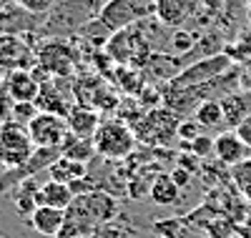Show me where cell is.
I'll return each mask as SVG.
<instances>
[{
  "label": "cell",
  "mask_w": 251,
  "mask_h": 238,
  "mask_svg": "<svg viewBox=\"0 0 251 238\" xmlns=\"http://www.w3.org/2000/svg\"><path fill=\"white\" fill-rule=\"evenodd\" d=\"M151 53L153 48L143 30V20L111 33L106 43V55L111 58V63H118V66H126V68H143L149 63Z\"/></svg>",
  "instance_id": "cell-1"
},
{
  "label": "cell",
  "mask_w": 251,
  "mask_h": 238,
  "mask_svg": "<svg viewBox=\"0 0 251 238\" xmlns=\"http://www.w3.org/2000/svg\"><path fill=\"white\" fill-rule=\"evenodd\" d=\"M118 206L116 201L103 190H88V193H80V196L73 198L71 208L66 211V218L73 221L83 236H88L93 228H98L100 223H108L113 215H116Z\"/></svg>",
  "instance_id": "cell-2"
},
{
  "label": "cell",
  "mask_w": 251,
  "mask_h": 238,
  "mask_svg": "<svg viewBox=\"0 0 251 238\" xmlns=\"http://www.w3.org/2000/svg\"><path fill=\"white\" fill-rule=\"evenodd\" d=\"M93 143H96V156L108 158V161H121L133 153L136 133L131 131V125L123 118H108L96 131Z\"/></svg>",
  "instance_id": "cell-3"
},
{
  "label": "cell",
  "mask_w": 251,
  "mask_h": 238,
  "mask_svg": "<svg viewBox=\"0 0 251 238\" xmlns=\"http://www.w3.org/2000/svg\"><path fill=\"white\" fill-rule=\"evenodd\" d=\"M234 68V58L224 53H214V55H206L201 60H196L194 66H188L183 71L176 73V78L169 80L171 88H196V85H206L216 78H221L226 71Z\"/></svg>",
  "instance_id": "cell-4"
},
{
  "label": "cell",
  "mask_w": 251,
  "mask_h": 238,
  "mask_svg": "<svg viewBox=\"0 0 251 238\" xmlns=\"http://www.w3.org/2000/svg\"><path fill=\"white\" fill-rule=\"evenodd\" d=\"M33 141L23 123H5L0 128V163L5 168H20L30 156H33Z\"/></svg>",
  "instance_id": "cell-5"
},
{
  "label": "cell",
  "mask_w": 251,
  "mask_h": 238,
  "mask_svg": "<svg viewBox=\"0 0 251 238\" xmlns=\"http://www.w3.org/2000/svg\"><path fill=\"white\" fill-rule=\"evenodd\" d=\"M25 128L35 148H60L71 133L66 118L55 113H46V111H40Z\"/></svg>",
  "instance_id": "cell-6"
},
{
  "label": "cell",
  "mask_w": 251,
  "mask_h": 238,
  "mask_svg": "<svg viewBox=\"0 0 251 238\" xmlns=\"http://www.w3.org/2000/svg\"><path fill=\"white\" fill-rule=\"evenodd\" d=\"M38 60H40V68H46L53 78H71L73 66L78 63V55L73 53V48L66 40L55 38V40H48L40 48Z\"/></svg>",
  "instance_id": "cell-7"
},
{
  "label": "cell",
  "mask_w": 251,
  "mask_h": 238,
  "mask_svg": "<svg viewBox=\"0 0 251 238\" xmlns=\"http://www.w3.org/2000/svg\"><path fill=\"white\" fill-rule=\"evenodd\" d=\"M196 8H199V0H156L153 15L163 28L178 30L196 15Z\"/></svg>",
  "instance_id": "cell-8"
},
{
  "label": "cell",
  "mask_w": 251,
  "mask_h": 238,
  "mask_svg": "<svg viewBox=\"0 0 251 238\" xmlns=\"http://www.w3.org/2000/svg\"><path fill=\"white\" fill-rule=\"evenodd\" d=\"M75 98L80 105H91V108H103V111H113V108H118V100L116 95L108 93L106 83H103L100 78H83L80 83H75Z\"/></svg>",
  "instance_id": "cell-9"
},
{
  "label": "cell",
  "mask_w": 251,
  "mask_h": 238,
  "mask_svg": "<svg viewBox=\"0 0 251 238\" xmlns=\"http://www.w3.org/2000/svg\"><path fill=\"white\" fill-rule=\"evenodd\" d=\"M246 153H249V145L236 131H224L214 138V156L228 168L246 161Z\"/></svg>",
  "instance_id": "cell-10"
},
{
  "label": "cell",
  "mask_w": 251,
  "mask_h": 238,
  "mask_svg": "<svg viewBox=\"0 0 251 238\" xmlns=\"http://www.w3.org/2000/svg\"><path fill=\"white\" fill-rule=\"evenodd\" d=\"M66 120H68V131H71L73 136H80V138H93V136H96V131L100 128V123H103V116H100L98 108L80 105V103H78V105H73L71 111H68Z\"/></svg>",
  "instance_id": "cell-11"
},
{
  "label": "cell",
  "mask_w": 251,
  "mask_h": 238,
  "mask_svg": "<svg viewBox=\"0 0 251 238\" xmlns=\"http://www.w3.org/2000/svg\"><path fill=\"white\" fill-rule=\"evenodd\" d=\"M5 88H8V95L15 100V103H35L38 93H40V80L30 73V71H23L18 68L8 75L5 80Z\"/></svg>",
  "instance_id": "cell-12"
},
{
  "label": "cell",
  "mask_w": 251,
  "mask_h": 238,
  "mask_svg": "<svg viewBox=\"0 0 251 238\" xmlns=\"http://www.w3.org/2000/svg\"><path fill=\"white\" fill-rule=\"evenodd\" d=\"M63 223H66V211L50 208V206H38L28 215V226H33V231H38L40 236H48V238H55Z\"/></svg>",
  "instance_id": "cell-13"
},
{
  "label": "cell",
  "mask_w": 251,
  "mask_h": 238,
  "mask_svg": "<svg viewBox=\"0 0 251 238\" xmlns=\"http://www.w3.org/2000/svg\"><path fill=\"white\" fill-rule=\"evenodd\" d=\"M58 80H43L40 83V93L35 98V105H38V111H46V113H55V116H63L66 118L68 111H71V98L68 95H63L58 91Z\"/></svg>",
  "instance_id": "cell-14"
},
{
  "label": "cell",
  "mask_w": 251,
  "mask_h": 238,
  "mask_svg": "<svg viewBox=\"0 0 251 238\" xmlns=\"http://www.w3.org/2000/svg\"><path fill=\"white\" fill-rule=\"evenodd\" d=\"M75 198V193L71 190L68 183H58V181H48L40 186L38 190V206H50V208H60V211H68L71 203Z\"/></svg>",
  "instance_id": "cell-15"
},
{
  "label": "cell",
  "mask_w": 251,
  "mask_h": 238,
  "mask_svg": "<svg viewBox=\"0 0 251 238\" xmlns=\"http://www.w3.org/2000/svg\"><path fill=\"white\" fill-rule=\"evenodd\" d=\"M48 176L58 183H73V181H80L88 176V166L80 163V161H73V158H66V156H58L53 161V166L48 168Z\"/></svg>",
  "instance_id": "cell-16"
},
{
  "label": "cell",
  "mask_w": 251,
  "mask_h": 238,
  "mask_svg": "<svg viewBox=\"0 0 251 238\" xmlns=\"http://www.w3.org/2000/svg\"><path fill=\"white\" fill-rule=\"evenodd\" d=\"M149 198L156 206H174L181 198V188L174 183L171 173H158V176L151 181V190H149Z\"/></svg>",
  "instance_id": "cell-17"
},
{
  "label": "cell",
  "mask_w": 251,
  "mask_h": 238,
  "mask_svg": "<svg viewBox=\"0 0 251 238\" xmlns=\"http://www.w3.org/2000/svg\"><path fill=\"white\" fill-rule=\"evenodd\" d=\"M60 156L80 161V163H88L96 156V143H93V138H80V136L68 133V138L60 145Z\"/></svg>",
  "instance_id": "cell-18"
},
{
  "label": "cell",
  "mask_w": 251,
  "mask_h": 238,
  "mask_svg": "<svg viewBox=\"0 0 251 238\" xmlns=\"http://www.w3.org/2000/svg\"><path fill=\"white\" fill-rule=\"evenodd\" d=\"M221 108H224V120L228 123V125H239L246 116H251V111H249V103H246V95H241V93H228V95H224L221 98Z\"/></svg>",
  "instance_id": "cell-19"
},
{
  "label": "cell",
  "mask_w": 251,
  "mask_h": 238,
  "mask_svg": "<svg viewBox=\"0 0 251 238\" xmlns=\"http://www.w3.org/2000/svg\"><path fill=\"white\" fill-rule=\"evenodd\" d=\"M38 190H40V186L30 178H23L18 183V190H15V208H18V213H23V215H30L35 208H38Z\"/></svg>",
  "instance_id": "cell-20"
},
{
  "label": "cell",
  "mask_w": 251,
  "mask_h": 238,
  "mask_svg": "<svg viewBox=\"0 0 251 238\" xmlns=\"http://www.w3.org/2000/svg\"><path fill=\"white\" fill-rule=\"evenodd\" d=\"M194 118L203 125V128H219L224 120V108H221V100L216 98H206L196 105V111H194Z\"/></svg>",
  "instance_id": "cell-21"
},
{
  "label": "cell",
  "mask_w": 251,
  "mask_h": 238,
  "mask_svg": "<svg viewBox=\"0 0 251 238\" xmlns=\"http://www.w3.org/2000/svg\"><path fill=\"white\" fill-rule=\"evenodd\" d=\"M171 50H174V55H188L194 48H196V35L194 33H188V30H183V28H178V30H174L171 33Z\"/></svg>",
  "instance_id": "cell-22"
},
{
  "label": "cell",
  "mask_w": 251,
  "mask_h": 238,
  "mask_svg": "<svg viewBox=\"0 0 251 238\" xmlns=\"http://www.w3.org/2000/svg\"><path fill=\"white\" fill-rule=\"evenodd\" d=\"M231 176H234L236 186L241 188V193L251 201V158H246V161H241L239 166H234V168H231Z\"/></svg>",
  "instance_id": "cell-23"
},
{
  "label": "cell",
  "mask_w": 251,
  "mask_h": 238,
  "mask_svg": "<svg viewBox=\"0 0 251 238\" xmlns=\"http://www.w3.org/2000/svg\"><path fill=\"white\" fill-rule=\"evenodd\" d=\"M183 231H186V226L178 218H163V221L153 223V233L161 238H181Z\"/></svg>",
  "instance_id": "cell-24"
},
{
  "label": "cell",
  "mask_w": 251,
  "mask_h": 238,
  "mask_svg": "<svg viewBox=\"0 0 251 238\" xmlns=\"http://www.w3.org/2000/svg\"><path fill=\"white\" fill-rule=\"evenodd\" d=\"M226 53L231 55L234 60H251V30L241 33V35L236 38V43H234V46L228 48Z\"/></svg>",
  "instance_id": "cell-25"
},
{
  "label": "cell",
  "mask_w": 251,
  "mask_h": 238,
  "mask_svg": "<svg viewBox=\"0 0 251 238\" xmlns=\"http://www.w3.org/2000/svg\"><path fill=\"white\" fill-rule=\"evenodd\" d=\"M188 150H191L194 156H199V158H206V156H211L214 153V138L211 136H199L196 141H191L188 143Z\"/></svg>",
  "instance_id": "cell-26"
},
{
  "label": "cell",
  "mask_w": 251,
  "mask_h": 238,
  "mask_svg": "<svg viewBox=\"0 0 251 238\" xmlns=\"http://www.w3.org/2000/svg\"><path fill=\"white\" fill-rule=\"evenodd\" d=\"M38 113H40V111H38L35 103H15V108H13V118H15L18 123H23V125H28Z\"/></svg>",
  "instance_id": "cell-27"
},
{
  "label": "cell",
  "mask_w": 251,
  "mask_h": 238,
  "mask_svg": "<svg viewBox=\"0 0 251 238\" xmlns=\"http://www.w3.org/2000/svg\"><path fill=\"white\" fill-rule=\"evenodd\" d=\"M201 123L194 118V120H181L178 123V138L183 141V143H191V141H196L199 136H201Z\"/></svg>",
  "instance_id": "cell-28"
},
{
  "label": "cell",
  "mask_w": 251,
  "mask_h": 238,
  "mask_svg": "<svg viewBox=\"0 0 251 238\" xmlns=\"http://www.w3.org/2000/svg\"><path fill=\"white\" fill-rule=\"evenodd\" d=\"M15 3L23 8V10L35 13V15H40V13H50V10L55 8V0H15Z\"/></svg>",
  "instance_id": "cell-29"
},
{
  "label": "cell",
  "mask_w": 251,
  "mask_h": 238,
  "mask_svg": "<svg viewBox=\"0 0 251 238\" xmlns=\"http://www.w3.org/2000/svg\"><path fill=\"white\" fill-rule=\"evenodd\" d=\"M199 163H201V158L194 156V153H181V156H178V166L186 168L188 173H199V170H201Z\"/></svg>",
  "instance_id": "cell-30"
},
{
  "label": "cell",
  "mask_w": 251,
  "mask_h": 238,
  "mask_svg": "<svg viewBox=\"0 0 251 238\" xmlns=\"http://www.w3.org/2000/svg\"><path fill=\"white\" fill-rule=\"evenodd\" d=\"M191 176H194V173H188V170H186V168H181V166H178L176 170H171V178H174V183H176L181 190H183L188 183H191Z\"/></svg>",
  "instance_id": "cell-31"
},
{
  "label": "cell",
  "mask_w": 251,
  "mask_h": 238,
  "mask_svg": "<svg viewBox=\"0 0 251 238\" xmlns=\"http://www.w3.org/2000/svg\"><path fill=\"white\" fill-rule=\"evenodd\" d=\"M141 100H143V103H141L143 108H153V105H158L161 93L153 91V88H151V91H149V88H143V91H141Z\"/></svg>",
  "instance_id": "cell-32"
},
{
  "label": "cell",
  "mask_w": 251,
  "mask_h": 238,
  "mask_svg": "<svg viewBox=\"0 0 251 238\" xmlns=\"http://www.w3.org/2000/svg\"><path fill=\"white\" fill-rule=\"evenodd\" d=\"M236 133L244 138V143H246V145H251V116H246V118L236 125Z\"/></svg>",
  "instance_id": "cell-33"
},
{
  "label": "cell",
  "mask_w": 251,
  "mask_h": 238,
  "mask_svg": "<svg viewBox=\"0 0 251 238\" xmlns=\"http://www.w3.org/2000/svg\"><path fill=\"white\" fill-rule=\"evenodd\" d=\"M106 3H108V0H86V5H88V8H91V13H96V15L100 13V8L106 5Z\"/></svg>",
  "instance_id": "cell-34"
},
{
  "label": "cell",
  "mask_w": 251,
  "mask_h": 238,
  "mask_svg": "<svg viewBox=\"0 0 251 238\" xmlns=\"http://www.w3.org/2000/svg\"><path fill=\"white\" fill-rule=\"evenodd\" d=\"M246 15H249V23H251V5H249V13Z\"/></svg>",
  "instance_id": "cell-35"
},
{
  "label": "cell",
  "mask_w": 251,
  "mask_h": 238,
  "mask_svg": "<svg viewBox=\"0 0 251 238\" xmlns=\"http://www.w3.org/2000/svg\"><path fill=\"white\" fill-rule=\"evenodd\" d=\"M244 3H246V5H251V0H244Z\"/></svg>",
  "instance_id": "cell-36"
},
{
  "label": "cell",
  "mask_w": 251,
  "mask_h": 238,
  "mask_svg": "<svg viewBox=\"0 0 251 238\" xmlns=\"http://www.w3.org/2000/svg\"><path fill=\"white\" fill-rule=\"evenodd\" d=\"M75 3H86V0H75Z\"/></svg>",
  "instance_id": "cell-37"
},
{
  "label": "cell",
  "mask_w": 251,
  "mask_h": 238,
  "mask_svg": "<svg viewBox=\"0 0 251 238\" xmlns=\"http://www.w3.org/2000/svg\"><path fill=\"white\" fill-rule=\"evenodd\" d=\"M86 238H88V236H86Z\"/></svg>",
  "instance_id": "cell-38"
}]
</instances>
